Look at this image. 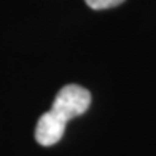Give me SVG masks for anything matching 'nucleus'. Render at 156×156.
Masks as SVG:
<instances>
[{
    "instance_id": "1",
    "label": "nucleus",
    "mask_w": 156,
    "mask_h": 156,
    "mask_svg": "<svg viewBox=\"0 0 156 156\" xmlns=\"http://www.w3.org/2000/svg\"><path fill=\"white\" fill-rule=\"evenodd\" d=\"M91 105V93L78 84H66L54 97L53 107L40 116L35 140L41 147L56 145L66 132L67 121L83 115Z\"/></svg>"
},
{
    "instance_id": "2",
    "label": "nucleus",
    "mask_w": 156,
    "mask_h": 156,
    "mask_svg": "<svg viewBox=\"0 0 156 156\" xmlns=\"http://www.w3.org/2000/svg\"><path fill=\"white\" fill-rule=\"evenodd\" d=\"M84 2L93 10H108V8H113V6L121 5L124 0H84Z\"/></svg>"
}]
</instances>
